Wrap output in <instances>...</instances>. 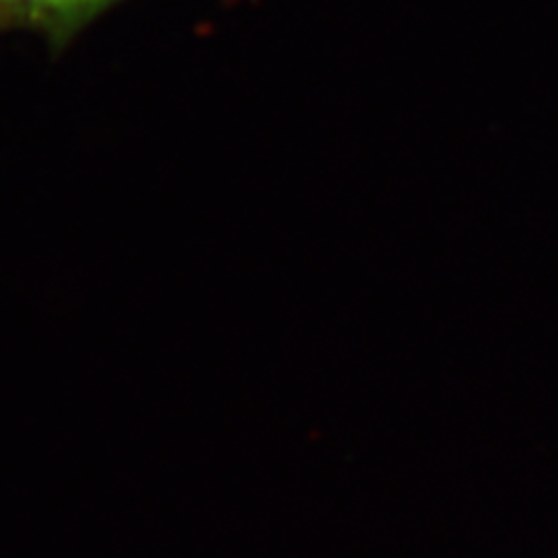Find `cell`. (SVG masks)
I'll list each match as a JSON object with an SVG mask.
<instances>
[{"label":"cell","mask_w":558,"mask_h":558,"mask_svg":"<svg viewBox=\"0 0 558 558\" xmlns=\"http://www.w3.org/2000/svg\"><path fill=\"white\" fill-rule=\"evenodd\" d=\"M121 0H0V33L35 31L63 45Z\"/></svg>","instance_id":"6da1fadb"}]
</instances>
